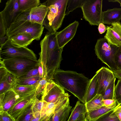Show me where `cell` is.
<instances>
[{"mask_svg": "<svg viewBox=\"0 0 121 121\" xmlns=\"http://www.w3.org/2000/svg\"><path fill=\"white\" fill-rule=\"evenodd\" d=\"M8 72L7 70L4 68L0 67V81L5 77Z\"/></svg>", "mask_w": 121, "mask_h": 121, "instance_id": "obj_40", "label": "cell"}, {"mask_svg": "<svg viewBox=\"0 0 121 121\" xmlns=\"http://www.w3.org/2000/svg\"><path fill=\"white\" fill-rule=\"evenodd\" d=\"M118 47L109 43L104 38L98 39L95 46V53L98 58L112 71L117 70L115 57Z\"/></svg>", "mask_w": 121, "mask_h": 121, "instance_id": "obj_5", "label": "cell"}, {"mask_svg": "<svg viewBox=\"0 0 121 121\" xmlns=\"http://www.w3.org/2000/svg\"><path fill=\"white\" fill-rule=\"evenodd\" d=\"M107 31L104 38L108 43L119 47L121 45V24L120 22L107 26Z\"/></svg>", "mask_w": 121, "mask_h": 121, "instance_id": "obj_16", "label": "cell"}, {"mask_svg": "<svg viewBox=\"0 0 121 121\" xmlns=\"http://www.w3.org/2000/svg\"><path fill=\"white\" fill-rule=\"evenodd\" d=\"M36 87L18 85L16 84L12 90L20 97H23L29 95L34 93Z\"/></svg>", "mask_w": 121, "mask_h": 121, "instance_id": "obj_27", "label": "cell"}, {"mask_svg": "<svg viewBox=\"0 0 121 121\" xmlns=\"http://www.w3.org/2000/svg\"><path fill=\"white\" fill-rule=\"evenodd\" d=\"M16 78L8 72L6 76L0 81V94L12 89L16 84Z\"/></svg>", "mask_w": 121, "mask_h": 121, "instance_id": "obj_22", "label": "cell"}, {"mask_svg": "<svg viewBox=\"0 0 121 121\" xmlns=\"http://www.w3.org/2000/svg\"><path fill=\"white\" fill-rule=\"evenodd\" d=\"M86 0H68L66 11V15L78 8H81Z\"/></svg>", "mask_w": 121, "mask_h": 121, "instance_id": "obj_29", "label": "cell"}, {"mask_svg": "<svg viewBox=\"0 0 121 121\" xmlns=\"http://www.w3.org/2000/svg\"><path fill=\"white\" fill-rule=\"evenodd\" d=\"M49 80L45 78H43L40 80L36 87L35 95L37 98L40 95L42 94Z\"/></svg>", "mask_w": 121, "mask_h": 121, "instance_id": "obj_34", "label": "cell"}, {"mask_svg": "<svg viewBox=\"0 0 121 121\" xmlns=\"http://www.w3.org/2000/svg\"><path fill=\"white\" fill-rule=\"evenodd\" d=\"M117 70H121V45L119 47L115 57Z\"/></svg>", "mask_w": 121, "mask_h": 121, "instance_id": "obj_37", "label": "cell"}, {"mask_svg": "<svg viewBox=\"0 0 121 121\" xmlns=\"http://www.w3.org/2000/svg\"><path fill=\"white\" fill-rule=\"evenodd\" d=\"M68 0H48L43 3L48 11L43 25L48 32H56L62 25L65 17Z\"/></svg>", "mask_w": 121, "mask_h": 121, "instance_id": "obj_3", "label": "cell"}, {"mask_svg": "<svg viewBox=\"0 0 121 121\" xmlns=\"http://www.w3.org/2000/svg\"><path fill=\"white\" fill-rule=\"evenodd\" d=\"M121 20V8H114L103 11L102 23L104 24L112 25L120 22Z\"/></svg>", "mask_w": 121, "mask_h": 121, "instance_id": "obj_18", "label": "cell"}, {"mask_svg": "<svg viewBox=\"0 0 121 121\" xmlns=\"http://www.w3.org/2000/svg\"><path fill=\"white\" fill-rule=\"evenodd\" d=\"M0 121H16L15 119L7 112L0 111Z\"/></svg>", "mask_w": 121, "mask_h": 121, "instance_id": "obj_38", "label": "cell"}, {"mask_svg": "<svg viewBox=\"0 0 121 121\" xmlns=\"http://www.w3.org/2000/svg\"><path fill=\"white\" fill-rule=\"evenodd\" d=\"M78 21H75L61 31L56 32V37L60 47L62 49L74 37L79 25Z\"/></svg>", "mask_w": 121, "mask_h": 121, "instance_id": "obj_15", "label": "cell"}, {"mask_svg": "<svg viewBox=\"0 0 121 121\" xmlns=\"http://www.w3.org/2000/svg\"><path fill=\"white\" fill-rule=\"evenodd\" d=\"M87 112L85 104L78 101L72 109L67 121H88L86 117Z\"/></svg>", "mask_w": 121, "mask_h": 121, "instance_id": "obj_17", "label": "cell"}, {"mask_svg": "<svg viewBox=\"0 0 121 121\" xmlns=\"http://www.w3.org/2000/svg\"><path fill=\"white\" fill-rule=\"evenodd\" d=\"M43 25L28 21L15 22L6 29V35L8 38L22 33L31 34L35 40L40 39L44 29Z\"/></svg>", "mask_w": 121, "mask_h": 121, "instance_id": "obj_6", "label": "cell"}, {"mask_svg": "<svg viewBox=\"0 0 121 121\" xmlns=\"http://www.w3.org/2000/svg\"><path fill=\"white\" fill-rule=\"evenodd\" d=\"M6 29L2 15L0 14V38L6 35Z\"/></svg>", "mask_w": 121, "mask_h": 121, "instance_id": "obj_39", "label": "cell"}, {"mask_svg": "<svg viewBox=\"0 0 121 121\" xmlns=\"http://www.w3.org/2000/svg\"><path fill=\"white\" fill-rule=\"evenodd\" d=\"M40 5L39 0H19V9L22 13L29 12Z\"/></svg>", "mask_w": 121, "mask_h": 121, "instance_id": "obj_25", "label": "cell"}, {"mask_svg": "<svg viewBox=\"0 0 121 121\" xmlns=\"http://www.w3.org/2000/svg\"><path fill=\"white\" fill-rule=\"evenodd\" d=\"M70 95L65 93L55 101L46 102L41 113L40 121H49L51 116L63 106L69 102Z\"/></svg>", "mask_w": 121, "mask_h": 121, "instance_id": "obj_10", "label": "cell"}, {"mask_svg": "<svg viewBox=\"0 0 121 121\" xmlns=\"http://www.w3.org/2000/svg\"><path fill=\"white\" fill-rule=\"evenodd\" d=\"M8 39L14 45L25 47H27L35 40L31 34L26 33L18 34L9 38Z\"/></svg>", "mask_w": 121, "mask_h": 121, "instance_id": "obj_20", "label": "cell"}, {"mask_svg": "<svg viewBox=\"0 0 121 121\" xmlns=\"http://www.w3.org/2000/svg\"><path fill=\"white\" fill-rule=\"evenodd\" d=\"M69 102L63 106L51 117L49 121H67L72 107Z\"/></svg>", "mask_w": 121, "mask_h": 121, "instance_id": "obj_23", "label": "cell"}, {"mask_svg": "<svg viewBox=\"0 0 121 121\" xmlns=\"http://www.w3.org/2000/svg\"><path fill=\"white\" fill-rule=\"evenodd\" d=\"M56 32H48L40 43L41 51L38 60L42 66L43 78L48 80L53 79L54 73L59 68L62 60L63 49L59 46Z\"/></svg>", "mask_w": 121, "mask_h": 121, "instance_id": "obj_1", "label": "cell"}, {"mask_svg": "<svg viewBox=\"0 0 121 121\" xmlns=\"http://www.w3.org/2000/svg\"><path fill=\"white\" fill-rule=\"evenodd\" d=\"M38 66L30 70L26 74L17 79H24L36 76H39L38 71Z\"/></svg>", "mask_w": 121, "mask_h": 121, "instance_id": "obj_36", "label": "cell"}, {"mask_svg": "<svg viewBox=\"0 0 121 121\" xmlns=\"http://www.w3.org/2000/svg\"><path fill=\"white\" fill-rule=\"evenodd\" d=\"M38 71L39 76L41 78H43V72L41 64L39 63L38 67Z\"/></svg>", "mask_w": 121, "mask_h": 121, "instance_id": "obj_46", "label": "cell"}, {"mask_svg": "<svg viewBox=\"0 0 121 121\" xmlns=\"http://www.w3.org/2000/svg\"><path fill=\"white\" fill-rule=\"evenodd\" d=\"M114 99L121 105V80L119 79L115 87Z\"/></svg>", "mask_w": 121, "mask_h": 121, "instance_id": "obj_35", "label": "cell"}, {"mask_svg": "<svg viewBox=\"0 0 121 121\" xmlns=\"http://www.w3.org/2000/svg\"><path fill=\"white\" fill-rule=\"evenodd\" d=\"M53 79L59 85L71 93L79 101L85 104V98L91 79L75 71L59 69L56 70Z\"/></svg>", "mask_w": 121, "mask_h": 121, "instance_id": "obj_2", "label": "cell"}, {"mask_svg": "<svg viewBox=\"0 0 121 121\" xmlns=\"http://www.w3.org/2000/svg\"><path fill=\"white\" fill-rule=\"evenodd\" d=\"M39 63L37 60L26 57H16L0 60V67L4 68L17 78L38 66Z\"/></svg>", "mask_w": 121, "mask_h": 121, "instance_id": "obj_4", "label": "cell"}, {"mask_svg": "<svg viewBox=\"0 0 121 121\" xmlns=\"http://www.w3.org/2000/svg\"><path fill=\"white\" fill-rule=\"evenodd\" d=\"M114 112L121 121V105L115 109Z\"/></svg>", "mask_w": 121, "mask_h": 121, "instance_id": "obj_44", "label": "cell"}, {"mask_svg": "<svg viewBox=\"0 0 121 121\" xmlns=\"http://www.w3.org/2000/svg\"><path fill=\"white\" fill-rule=\"evenodd\" d=\"M4 93L2 104L0 105V111H3L8 112L20 97L12 89Z\"/></svg>", "mask_w": 121, "mask_h": 121, "instance_id": "obj_19", "label": "cell"}, {"mask_svg": "<svg viewBox=\"0 0 121 121\" xmlns=\"http://www.w3.org/2000/svg\"><path fill=\"white\" fill-rule=\"evenodd\" d=\"M65 93L64 89L53 80H49L42 94L41 100L47 103L54 102Z\"/></svg>", "mask_w": 121, "mask_h": 121, "instance_id": "obj_12", "label": "cell"}, {"mask_svg": "<svg viewBox=\"0 0 121 121\" xmlns=\"http://www.w3.org/2000/svg\"><path fill=\"white\" fill-rule=\"evenodd\" d=\"M0 60L16 57H26L37 60L33 51L27 47H19L13 44L9 39L0 45Z\"/></svg>", "mask_w": 121, "mask_h": 121, "instance_id": "obj_8", "label": "cell"}, {"mask_svg": "<svg viewBox=\"0 0 121 121\" xmlns=\"http://www.w3.org/2000/svg\"><path fill=\"white\" fill-rule=\"evenodd\" d=\"M22 13L19 9V0H9L7 1L4 9L0 12L6 29L15 22Z\"/></svg>", "mask_w": 121, "mask_h": 121, "instance_id": "obj_9", "label": "cell"}, {"mask_svg": "<svg viewBox=\"0 0 121 121\" xmlns=\"http://www.w3.org/2000/svg\"><path fill=\"white\" fill-rule=\"evenodd\" d=\"M121 105L116 101L111 106H104L96 110L87 112L86 117L88 121H95L105 113Z\"/></svg>", "mask_w": 121, "mask_h": 121, "instance_id": "obj_21", "label": "cell"}, {"mask_svg": "<svg viewBox=\"0 0 121 121\" xmlns=\"http://www.w3.org/2000/svg\"><path fill=\"white\" fill-rule=\"evenodd\" d=\"M112 72L116 78L121 80V70H117Z\"/></svg>", "mask_w": 121, "mask_h": 121, "instance_id": "obj_45", "label": "cell"}, {"mask_svg": "<svg viewBox=\"0 0 121 121\" xmlns=\"http://www.w3.org/2000/svg\"><path fill=\"white\" fill-rule=\"evenodd\" d=\"M35 92L29 95L21 97L17 99L8 112L16 120L18 116L26 109L32 105L37 97Z\"/></svg>", "mask_w": 121, "mask_h": 121, "instance_id": "obj_14", "label": "cell"}, {"mask_svg": "<svg viewBox=\"0 0 121 121\" xmlns=\"http://www.w3.org/2000/svg\"><path fill=\"white\" fill-rule=\"evenodd\" d=\"M115 80H113L104 92L102 95L103 100L114 99Z\"/></svg>", "mask_w": 121, "mask_h": 121, "instance_id": "obj_32", "label": "cell"}, {"mask_svg": "<svg viewBox=\"0 0 121 121\" xmlns=\"http://www.w3.org/2000/svg\"><path fill=\"white\" fill-rule=\"evenodd\" d=\"M109 2H117L120 4V6L121 7V0H108Z\"/></svg>", "mask_w": 121, "mask_h": 121, "instance_id": "obj_47", "label": "cell"}, {"mask_svg": "<svg viewBox=\"0 0 121 121\" xmlns=\"http://www.w3.org/2000/svg\"><path fill=\"white\" fill-rule=\"evenodd\" d=\"M103 101L104 106L106 107H108L112 105L116 102L114 99H106L103 100Z\"/></svg>", "mask_w": 121, "mask_h": 121, "instance_id": "obj_42", "label": "cell"}, {"mask_svg": "<svg viewBox=\"0 0 121 121\" xmlns=\"http://www.w3.org/2000/svg\"><path fill=\"white\" fill-rule=\"evenodd\" d=\"M33 104L22 112L16 119V121H31L34 114L32 109Z\"/></svg>", "mask_w": 121, "mask_h": 121, "instance_id": "obj_30", "label": "cell"}, {"mask_svg": "<svg viewBox=\"0 0 121 121\" xmlns=\"http://www.w3.org/2000/svg\"><path fill=\"white\" fill-rule=\"evenodd\" d=\"M98 79V87L97 94L102 95L110 84L116 78L110 69L103 67L96 72Z\"/></svg>", "mask_w": 121, "mask_h": 121, "instance_id": "obj_13", "label": "cell"}, {"mask_svg": "<svg viewBox=\"0 0 121 121\" xmlns=\"http://www.w3.org/2000/svg\"><path fill=\"white\" fill-rule=\"evenodd\" d=\"M41 117V113L36 112L34 114V116L31 121H40Z\"/></svg>", "mask_w": 121, "mask_h": 121, "instance_id": "obj_43", "label": "cell"}, {"mask_svg": "<svg viewBox=\"0 0 121 121\" xmlns=\"http://www.w3.org/2000/svg\"><path fill=\"white\" fill-rule=\"evenodd\" d=\"M48 11L47 7L42 3L29 12L22 13L15 22L26 21L43 25Z\"/></svg>", "mask_w": 121, "mask_h": 121, "instance_id": "obj_11", "label": "cell"}, {"mask_svg": "<svg viewBox=\"0 0 121 121\" xmlns=\"http://www.w3.org/2000/svg\"><path fill=\"white\" fill-rule=\"evenodd\" d=\"M42 78L39 76L24 79L17 78L16 84L18 85L36 87Z\"/></svg>", "mask_w": 121, "mask_h": 121, "instance_id": "obj_28", "label": "cell"}, {"mask_svg": "<svg viewBox=\"0 0 121 121\" xmlns=\"http://www.w3.org/2000/svg\"><path fill=\"white\" fill-rule=\"evenodd\" d=\"M46 102L39 100L36 97L32 106V109L34 114L37 112H41L44 107Z\"/></svg>", "mask_w": 121, "mask_h": 121, "instance_id": "obj_33", "label": "cell"}, {"mask_svg": "<svg viewBox=\"0 0 121 121\" xmlns=\"http://www.w3.org/2000/svg\"><path fill=\"white\" fill-rule=\"evenodd\" d=\"M116 108L105 113L95 121H120L114 112Z\"/></svg>", "mask_w": 121, "mask_h": 121, "instance_id": "obj_31", "label": "cell"}, {"mask_svg": "<svg viewBox=\"0 0 121 121\" xmlns=\"http://www.w3.org/2000/svg\"><path fill=\"white\" fill-rule=\"evenodd\" d=\"M98 87V78L95 74L91 79L88 86L84 99L85 104L97 95Z\"/></svg>", "mask_w": 121, "mask_h": 121, "instance_id": "obj_24", "label": "cell"}, {"mask_svg": "<svg viewBox=\"0 0 121 121\" xmlns=\"http://www.w3.org/2000/svg\"><path fill=\"white\" fill-rule=\"evenodd\" d=\"M102 0H86L81 8L85 19L91 25L99 26L102 21Z\"/></svg>", "mask_w": 121, "mask_h": 121, "instance_id": "obj_7", "label": "cell"}, {"mask_svg": "<svg viewBox=\"0 0 121 121\" xmlns=\"http://www.w3.org/2000/svg\"><path fill=\"white\" fill-rule=\"evenodd\" d=\"M98 30L100 34H102L104 33L107 30V28L103 23H100L98 27Z\"/></svg>", "mask_w": 121, "mask_h": 121, "instance_id": "obj_41", "label": "cell"}, {"mask_svg": "<svg viewBox=\"0 0 121 121\" xmlns=\"http://www.w3.org/2000/svg\"><path fill=\"white\" fill-rule=\"evenodd\" d=\"M103 100L102 95L97 94L85 104L87 112L96 110L104 106Z\"/></svg>", "mask_w": 121, "mask_h": 121, "instance_id": "obj_26", "label": "cell"}]
</instances>
